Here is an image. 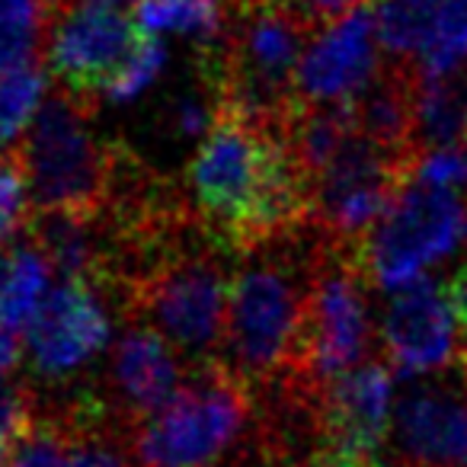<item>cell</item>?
Instances as JSON below:
<instances>
[{
	"mask_svg": "<svg viewBox=\"0 0 467 467\" xmlns=\"http://www.w3.org/2000/svg\"><path fill=\"white\" fill-rule=\"evenodd\" d=\"M320 241L324 234L307 224L295 237L241 254L231 275L221 362L254 388L275 381L295 365Z\"/></svg>",
	"mask_w": 467,
	"mask_h": 467,
	"instance_id": "6da1fadb",
	"label": "cell"
},
{
	"mask_svg": "<svg viewBox=\"0 0 467 467\" xmlns=\"http://www.w3.org/2000/svg\"><path fill=\"white\" fill-rule=\"evenodd\" d=\"M254 384L231 365H195L182 388L131 435L135 467H214L250 429Z\"/></svg>",
	"mask_w": 467,
	"mask_h": 467,
	"instance_id": "7a4b0ae2",
	"label": "cell"
},
{
	"mask_svg": "<svg viewBox=\"0 0 467 467\" xmlns=\"http://www.w3.org/2000/svg\"><path fill=\"white\" fill-rule=\"evenodd\" d=\"M90 106L58 90L14 148L29 186L33 212L103 214L109 205L119 144L90 125Z\"/></svg>",
	"mask_w": 467,
	"mask_h": 467,
	"instance_id": "3957f363",
	"label": "cell"
},
{
	"mask_svg": "<svg viewBox=\"0 0 467 467\" xmlns=\"http://www.w3.org/2000/svg\"><path fill=\"white\" fill-rule=\"evenodd\" d=\"M368 288L371 282L362 273L358 247H346L324 234L307 292L301 346L285 375L311 388H327L365 362L375 339Z\"/></svg>",
	"mask_w": 467,
	"mask_h": 467,
	"instance_id": "277c9868",
	"label": "cell"
},
{
	"mask_svg": "<svg viewBox=\"0 0 467 467\" xmlns=\"http://www.w3.org/2000/svg\"><path fill=\"white\" fill-rule=\"evenodd\" d=\"M467 241V205L458 189L410 180L375 227L358 241V263L384 292L426 279V273Z\"/></svg>",
	"mask_w": 467,
	"mask_h": 467,
	"instance_id": "5b68a950",
	"label": "cell"
},
{
	"mask_svg": "<svg viewBox=\"0 0 467 467\" xmlns=\"http://www.w3.org/2000/svg\"><path fill=\"white\" fill-rule=\"evenodd\" d=\"M138 20L99 0H52L46 55L58 90L97 109L144 42Z\"/></svg>",
	"mask_w": 467,
	"mask_h": 467,
	"instance_id": "8992f818",
	"label": "cell"
},
{
	"mask_svg": "<svg viewBox=\"0 0 467 467\" xmlns=\"http://www.w3.org/2000/svg\"><path fill=\"white\" fill-rule=\"evenodd\" d=\"M410 173L413 163L378 148L356 129L343 150L307 182L311 224L330 241L358 247V241L388 212L394 195L410 182Z\"/></svg>",
	"mask_w": 467,
	"mask_h": 467,
	"instance_id": "52a82bcc",
	"label": "cell"
},
{
	"mask_svg": "<svg viewBox=\"0 0 467 467\" xmlns=\"http://www.w3.org/2000/svg\"><path fill=\"white\" fill-rule=\"evenodd\" d=\"M106 295V288L78 279L48 288L26 324V358L33 375L46 381H67L106 349L112 333Z\"/></svg>",
	"mask_w": 467,
	"mask_h": 467,
	"instance_id": "ba28073f",
	"label": "cell"
},
{
	"mask_svg": "<svg viewBox=\"0 0 467 467\" xmlns=\"http://www.w3.org/2000/svg\"><path fill=\"white\" fill-rule=\"evenodd\" d=\"M381 71L384 46L378 36V10L358 4L314 33L298 67V99L305 106L356 103Z\"/></svg>",
	"mask_w": 467,
	"mask_h": 467,
	"instance_id": "9c48e42d",
	"label": "cell"
},
{
	"mask_svg": "<svg viewBox=\"0 0 467 467\" xmlns=\"http://www.w3.org/2000/svg\"><path fill=\"white\" fill-rule=\"evenodd\" d=\"M384 362L403 378L458 368L461 327L441 282L420 279L397 288L381 314Z\"/></svg>",
	"mask_w": 467,
	"mask_h": 467,
	"instance_id": "30bf717a",
	"label": "cell"
},
{
	"mask_svg": "<svg viewBox=\"0 0 467 467\" xmlns=\"http://www.w3.org/2000/svg\"><path fill=\"white\" fill-rule=\"evenodd\" d=\"M375 10L388 61L416 78L467 67V0H381Z\"/></svg>",
	"mask_w": 467,
	"mask_h": 467,
	"instance_id": "8fae6325",
	"label": "cell"
},
{
	"mask_svg": "<svg viewBox=\"0 0 467 467\" xmlns=\"http://www.w3.org/2000/svg\"><path fill=\"white\" fill-rule=\"evenodd\" d=\"M397 448L410 467H467V375L413 381L394 410Z\"/></svg>",
	"mask_w": 467,
	"mask_h": 467,
	"instance_id": "7c38bea8",
	"label": "cell"
},
{
	"mask_svg": "<svg viewBox=\"0 0 467 467\" xmlns=\"http://www.w3.org/2000/svg\"><path fill=\"white\" fill-rule=\"evenodd\" d=\"M327 448L352 461H378L394 422V368L362 362L330 381L320 394Z\"/></svg>",
	"mask_w": 467,
	"mask_h": 467,
	"instance_id": "4fadbf2b",
	"label": "cell"
},
{
	"mask_svg": "<svg viewBox=\"0 0 467 467\" xmlns=\"http://www.w3.org/2000/svg\"><path fill=\"white\" fill-rule=\"evenodd\" d=\"M186 358L148 324L131 320L129 330L112 346L109 358V390L112 410L129 426L154 416L186 381Z\"/></svg>",
	"mask_w": 467,
	"mask_h": 467,
	"instance_id": "5bb4252c",
	"label": "cell"
},
{
	"mask_svg": "<svg viewBox=\"0 0 467 467\" xmlns=\"http://www.w3.org/2000/svg\"><path fill=\"white\" fill-rule=\"evenodd\" d=\"M135 20L150 36H180L199 55L221 48L231 23V0H138Z\"/></svg>",
	"mask_w": 467,
	"mask_h": 467,
	"instance_id": "9a60e30c",
	"label": "cell"
},
{
	"mask_svg": "<svg viewBox=\"0 0 467 467\" xmlns=\"http://www.w3.org/2000/svg\"><path fill=\"white\" fill-rule=\"evenodd\" d=\"M416 144L467 148V67L416 80Z\"/></svg>",
	"mask_w": 467,
	"mask_h": 467,
	"instance_id": "2e32d148",
	"label": "cell"
},
{
	"mask_svg": "<svg viewBox=\"0 0 467 467\" xmlns=\"http://www.w3.org/2000/svg\"><path fill=\"white\" fill-rule=\"evenodd\" d=\"M55 269L33 244H0V330H20L33 320L36 307L48 295Z\"/></svg>",
	"mask_w": 467,
	"mask_h": 467,
	"instance_id": "e0dca14e",
	"label": "cell"
},
{
	"mask_svg": "<svg viewBox=\"0 0 467 467\" xmlns=\"http://www.w3.org/2000/svg\"><path fill=\"white\" fill-rule=\"evenodd\" d=\"M52 0H0V71L39 65Z\"/></svg>",
	"mask_w": 467,
	"mask_h": 467,
	"instance_id": "ac0fdd59",
	"label": "cell"
},
{
	"mask_svg": "<svg viewBox=\"0 0 467 467\" xmlns=\"http://www.w3.org/2000/svg\"><path fill=\"white\" fill-rule=\"evenodd\" d=\"M46 103V74L39 65L0 71V148L16 144Z\"/></svg>",
	"mask_w": 467,
	"mask_h": 467,
	"instance_id": "d6986e66",
	"label": "cell"
},
{
	"mask_svg": "<svg viewBox=\"0 0 467 467\" xmlns=\"http://www.w3.org/2000/svg\"><path fill=\"white\" fill-rule=\"evenodd\" d=\"M71 439L74 429L65 420V413L39 416L33 422V429L26 432V439L16 445L7 467H65L67 451H71Z\"/></svg>",
	"mask_w": 467,
	"mask_h": 467,
	"instance_id": "ffe728a7",
	"label": "cell"
},
{
	"mask_svg": "<svg viewBox=\"0 0 467 467\" xmlns=\"http://www.w3.org/2000/svg\"><path fill=\"white\" fill-rule=\"evenodd\" d=\"M163 67H167V48L157 42V36L148 33L141 46H138V52L131 55V61L122 67V74L109 84L106 99H112V103H131V99H138L144 90H150L161 80Z\"/></svg>",
	"mask_w": 467,
	"mask_h": 467,
	"instance_id": "44dd1931",
	"label": "cell"
},
{
	"mask_svg": "<svg viewBox=\"0 0 467 467\" xmlns=\"http://www.w3.org/2000/svg\"><path fill=\"white\" fill-rule=\"evenodd\" d=\"M36 420H39L36 397L20 384H0V467H7Z\"/></svg>",
	"mask_w": 467,
	"mask_h": 467,
	"instance_id": "7402d4cb",
	"label": "cell"
},
{
	"mask_svg": "<svg viewBox=\"0 0 467 467\" xmlns=\"http://www.w3.org/2000/svg\"><path fill=\"white\" fill-rule=\"evenodd\" d=\"M33 202L29 186L16 154H0V244H7L14 234L29 224Z\"/></svg>",
	"mask_w": 467,
	"mask_h": 467,
	"instance_id": "603a6c76",
	"label": "cell"
},
{
	"mask_svg": "<svg viewBox=\"0 0 467 467\" xmlns=\"http://www.w3.org/2000/svg\"><path fill=\"white\" fill-rule=\"evenodd\" d=\"M410 180L439 189H458L467 182V148H426L420 150Z\"/></svg>",
	"mask_w": 467,
	"mask_h": 467,
	"instance_id": "cb8c5ba5",
	"label": "cell"
},
{
	"mask_svg": "<svg viewBox=\"0 0 467 467\" xmlns=\"http://www.w3.org/2000/svg\"><path fill=\"white\" fill-rule=\"evenodd\" d=\"M65 467H125V458L109 441L97 439V429H74Z\"/></svg>",
	"mask_w": 467,
	"mask_h": 467,
	"instance_id": "d4e9b609",
	"label": "cell"
},
{
	"mask_svg": "<svg viewBox=\"0 0 467 467\" xmlns=\"http://www.w3.org/2000/svg\"><path fill=\"white\" fill-rule=\"evenodd\" d=\"M441 288L448 295V305H451L454 317H458V327H461V339L467 337V260L458 263L451 269L448 279H441Z\"/></svg>",
	"mask_w": 467,
	"mask_h": 467,
	"instance_id": "484cf974",
	"label": "cell"
},
{
	"mask_svg": "<svg viewBox=\"0 0 467 467\" xmlns=\"http://www.w3.org/2000/svg\"><path fill=\"white\" fill-rule=\"evenodd\" d=\"M358 4H365V0H298V7L305 10L317 26H324V23L349 14V10H356Z\"/></svg>",
	"mask_w": 467,
	"mask_h": 467,
	"instance_id": "4316f807",
	"label": "cell"
},
{
	"mask_svg": "<svg viewBox=\"0 0 467 467\" xmlns=\"http://www.w3.org/2000/svg\"><path fill=\"white\" fill-rule=\"evenodd\" d=\"M368 464H375V461H352L346 454L333 451V448H320L317 454H307L305 461H298L292 467H368Z\"/></svg>",
	"mask_w": 467,
	"mask_h": 467,
	"instance_id": "83f0119b",
	"label": "cell"
},
{
	"mask_svg": "<svg viewBox=\"0 0 467 467\" xmlns=\"http://www.w3.org/2000/svg\"><path fill=\"white\" fill-rule=\"evenodd\" d=\"M16 362H20V346H16V337L10 330H0V384H4V378L16 368Z\"/></svg>",
	"mask_w": 467,
	"mask_h": 467,
	"instance_id": "f1b7e54d",
	"label": "cell"
},
{
	"mask_svg": "<svg viewBox=\"0 0 467 467\" xmlns=\"http://www.w3.org/2000/svg\"><path fill=\"white\" fill-rule=\"evenodd\" d=\"M458 368H461V371H464V375H467V337L461 339V358H458Z\"/></svg>",
	"mask_w": 467,
	"mask_h": 467,
	"instance_id": "f546056e",
	"label": "cell"
},
{
	"mask_svg": "<svg viewBox=\"0 0 467 467\" xmlns=\"http://www.w3.org/2000/svg\"><path fill=\"white\" fill-rule=\"evenodd\" d=\"M99 4H109V7H129V4H138V0H99Z\"/></svg>",
	"mask_w": 467,
	"mask_h": 467,
	"instance_id": "4dcf8cb0",
	"label": "cell"
}]
</instances>
